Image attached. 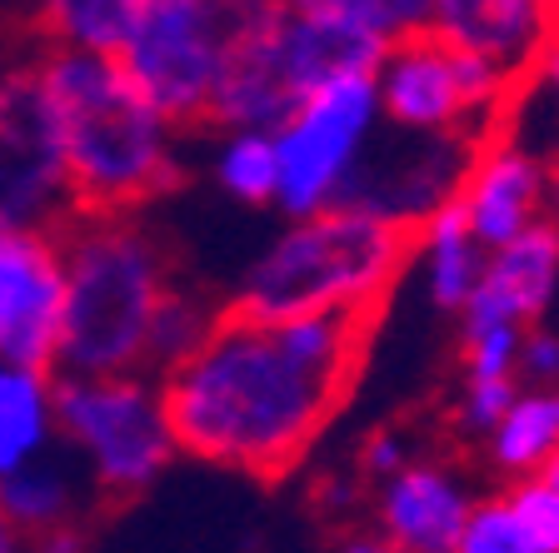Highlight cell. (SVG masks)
<instances>
[{"mask_svg":"<svg viewBox=\"0 0 559 553\" xmlns=\"http://www.w3.org/2000/svg\"><path fill=\"white\" fill-rule=\"evenodd\" d=\"M221 184L245 205H275L280 195V145L275 130H235L215 165Z\"/></svg>","mask_w":559,"mask_h":553,"instance_id":"cell-18","label":"cell"},{"mask_svg":"<svg viewBox=\"0 0 559 553\" xmlns=\"http://www.w3.org/2000/svg\"><path fill=\"white\" fill-rule=\"evenodd\" d=\"M419 260H425V289L440 310H465V300L475 294L479 275H485V244L469 235V219L460 209V200H450L444 209H435L419 225L415 240Z\"/></svg>","mask_w":559,"mask_h":553,"instance_id":"cell-14","label":"cell"},{"mask_svg":"<svg viewBox=\"0 0 559 553\" xmlns=\"http://www.w3.org/2000/svg\"><path fill=\"white\" fill-rule=\"evenodd\" d=\"M514 374H524L530 384H559V335L555 329H530L520 335V359H514Z\"/></svg>","mask_w":559,"mask_h":553,"instance_id":"cell-25","label":"cell"},{"mask_svg":"<svg viewBox=\"0 0 559 553\" xmlns=\"http://www.w3.org/2000/svg\"><path fill=\"white\" fill-rule=\"evenodd\" d=\"M469 514V494L454 473L435 464H405L384 479L380 539L405 553H454Z\"/></svg>","mask_w":559,"mask_h":553,"instance_id":"cell-13","label":"cell"},{"mask_svg":"<svg viewBox=\"0 0 559 553\" xmlns=\"http://www.w3.org/2000/svg\"><path fill=\"white\" fill-rule=\"evenodd\" d=\"M66 215V170L40 70L0 75V225L50 230Z\"/></svg>","mask_w":559,"mask_h":553,"instance_id":"cell-8","label":"cell"},{"mask_svg":"<svg viewBox=\"0 0 559 553\" xmlns=\"http://www.w3.org/2000/svg\"><path fill=\"white\" fill-rule=\"evenodd\" d=\"M535 81H545L549 91H555V100H559V35H555V40H549L545 60H539V70H535Z\"/></svg>","mask_w":559,"mask_h":553,"instance_id":"cell-27","label":"cell"},{"mask_svg":"<svg viewBox=\"0 0 559 553\" xmlns=\"http://www.w3.org/2000/svg\"><path fill=\"white\" fill-rule=\"evenodd\" d=\"M380 116L395 130H504V105L520 81L495 60L450 46L440 31H409L390 40L374 65Z\"/></svg>","mask_w":559,"mask_h":553,"instance_id":"cell-5","label":"cell"},{"mask_svg":"<svg viewBox=\"0 0 559 553\" xmlns=\"http://www.w3.org/2000/svg\"><path fill=\"white\" fill-rule=\"evenodd\" d=\"M419 230L355 205H320L255 260L230 304L250 314H300L335 304H390Z\"/></svg>","mask_w":559,"mask_h":553,"instance_id":"cell-4","label":"cell"},{"mask_svg":"<svg viewBox=\"0 0 559 553\" xmlns=\"http://www.w3.org/2000/svg\"><path fill=\"white\" fill-rule=\"evenodd\" d=\"M549 205H555V215H559V155L549 160Z\"/></svg>","mask_w":559,"mask_h":553,"instance_id":"cell-30","label":"cell"},{"mask_svg":"<svg viewBox=\"0 0 559 553\" xmlns=\"http://www.w3.org/2000/svg\"><path fill=\"white\" fill-rule=\"evenodd\" d=\"M285 5L305 15H325V21L360 25V31L380 35V40H400V35L430 25L435 0H285Z\"/></svg>","mask_w":559,"mask_h":553,"instance_id":"cell-19","label":"cell"},{"mask_svg":"<svg viewBox=\"0 0 559 553\" xmlns=\"http://www.w3.org/2000/svg\"><path fill=\"white\" fill-rule=\"evenodd\" d=\"M15 543H21V533H15V524L5 519V514H0V553H5V549H15Z\"/></svg>","mask_w":559,"mask_h":553,"instance_id":"cell-29","label":"cell"},{"mask_svg":"<svg viewBox=\"0 0 559 553\" xmlns=\"http://www.w3.org/2000/svg\"><path fill=\"white\" fill-rule=\"evenodd\" d=\"M555 289H559V225L539 215L514 240H504L500 250L485 254V275H479L475 294L460 310L465 335L489 329V324H520V329L535 324L555 304Z\"/></svg>","mask_w":559,"mask_h":553,"instance_id":"cell-10","label":"cell"},{"mask_svg":"<svg viewBox=\"0 0 559 553\" xmlns=\"http://www.w3.org/2000/svg\"><path fill=\"white\" fill-rule=\"evenodd\" d=\"M555 35H559V31H555Z\"/></svg>","mask_w":559,"mask_h":553,"instance_id":"cell-31","label":"cell"},{"mask_svg":"<svg viewBox=\"0 0 559 553\" xmlns=\"http://www.w3.org/2000/svg\"><path fill=\"white\" fill-rule=\"evenodd\" d=\"M510 508L520 519V533H524V553H559V489L524 473L514 479L510 494Z\"/></svg>","mask_w":559,"mask_h":553,"instance_id":"cell-21","label":"cell"},{"mask_svg":"<svg viewBox=\"0 0 559 553\" xmlns=\"http://www.w3.org/2000/svg\"><path fill=\"white\" fill-rule=\"evenodd\" d=\"M210 320H215V314H205V304H200L195 294H186V289H165V300H160L155 324H151V345H145V369L165 374L170 364H180V359L200 345V335L210 329Z\"/></svg>","mask_w":559,"mask_h":553,"instance_id":"cell-20","label":"cell"},{"mask_svg":"<svg viewBox=\"0 0 559 553\" xmlns=\"http://www.w3.org/2000/svg\"><path fill=\"white\" fill-rule=\"evenodd\" d=\"M514 394H520L514 374H500V380H469L465 399H460V429H465L469 438H489V429L504 419Z\"/></svg>","mask_w":559,"mask_h":553,"instance_id":"cell-24","label":"cell"},{"mask_svg":"<svg viewBox=\"0 0 559 553\" xmlns=\"http://www.w3.org/2000/svg\"><path fill=\"white\" fill-rule=\"evenodd\" d=\"M374 120H380L374 70L314 85L285 116V125L275 130L280 145L275 205L290 209V215H310V209L330 205V195L340 190L349 165L360 160L365 140H374Z\"/></svg>","mask_w":559,"mask_h":553,"instance_id":"cell-7","label":"cell"},{"mask_svg":"<svg viewBox=\"0 0 559 553\" xmlns=\"http://www.w3.org/2000/svg\"><path fill=\"white\" fill-rule=\"evenodd\" d=\"M135 0H40V31L50 46H81L116 56Z\"/></svg>","mask_w":559,"mask_h":553,"instance_id":"cell-17","label":"cell"},{"mask_svg":"<svg viewBox=\"0 0 559 553\" xmlns=\"http://www.w3.org/2000/svg\"><path fill=\"white\" fill-rule=\"evenodd\" d=\"M60 429L95 459V484L110 504H130L160 479L175 454L160 394L135 374H75L50 389Z\"/></svg>","mask_w":559,"mask_h":553,"instance_id":"cell-6","label":"cell"},{"mask_svg":"<svg viewBox=\"0 0 559 553\" xmlns=\"http://www.w3.org/2000/svg\"><path fill=\"white\" fill-rule=\"evenodd\" d=\"M405 464H409V449L400 434H374L360 454V469L370 473V479H390V473H400Z\"/></svg>","mask_w":559,"mask_h":553,"instance_id":"cell-26","label":"cell"},{"mask_svg":"<svg viewBox=\"0 0 559 553\" xmlns=\"http://www.w3.org/2000/svg\"><path fill=\"white\" fill-rule=\"evenodd\" d=\"M559 444V389L535 384L514 394L504 419L489 429V464L510 479H524L545 464V454Z\"/></svg>","mask_w":559,"mask_h":553,"instance_id":"cell-15","label":"cell"},{"mask_svg":"<svg viewBox=\"0 0 559 553\" xmlns=\"http://www.w3.org/2000/svg\"><path fill=\"white\" fill-rule=\"evenodd\" d=\"M384 304L250 314L225 304L160 374L175 449L275 484L305 464L365 374Z\"/></svg>","mask_w":559,"mask_h":553,"instance_id":"cell-1","label":"cell"},{"mask_svg":"<svg viewBox=\"0 0 559 553\" xmlns=\"http://www.w3.org/2000/svg\"><path fill=\"white\" fill-rule=\"evenodd\" d=\"M535 479H545V484H555V489H559V444L545 454V464L535 469Z\"/></svg>","mask_w":559,"mask_h":553,"instance_id":"cell-28","label":"cell"},{"mask_svg":"<svg viewBox=\"0 0 559 553\" xmlns=\"http://www.w3.org/2000/svg\"><path fill=\"white\" fill-rule=\"evenodd\" d=\"M454 200H460V209L469 219V235L485 250H500L524 225H535L539 209L549 205V165L495 130L479 145L475 165H469Z\"/></svg>","mask_w":559,"mask_h":553,"instance_id":"cell-12","label":"cell"},{"mask_svg":"<svg viewBox=\"0 0 559 553\" xmlns=\"http://www.w3.org/2000/svg\"><path fill=\"white\" fill-rule=\"evenodd\" d=\"M514 359H520V324H489L465 335V374L469 380H500L514 374Z\"/></svg>","mask_w":559,"mask_h":553,"instance_id":"cell-23","label":"cell"},{"mask_svg":"<svg viewBox=\"0 0 559 553\" xmlns=\"http://www.w3.org/2000/svg\"><path fill=\"white\" fill-rule=\"evenodd\" d=\"M460 553H524V533H520L510 498L469 504L465 529H460Z\"/></svg>","mask_w":559,"mask_h":553,"instance_id":"cell-22","label":"cell"},{"mask_svg":"<svg viewBox=\"0 0 559 553\" xmlns=\"http://www.w3.org/2000/svg\"><path fill=\"white\" fill-rule=\"evenodd\" d=\"M0 514L25 529L35 543H50L56 549V529H66L70 519V489L60 473L50 469H11L0 473Z\"/></svg>","mask_w":559,"mask_h":553,"instance_id":"cell-16","label":"cell"},{"mask_svg":"<svg viewBox=\"0 0 559 553\" xmlns=\"http://www.w3.org/2000/svg\"><path fill=\"white\" fill-rule=\"evenodd\" d=\"M35 70L60 135L66 215H130L180 184L170 120L130 85L116 56L56 46Z\"/></svg>","mask_w":559,"mask_h":553,"instance_id":"cell-2","label":"cell"},{"mask_svg":"<svg viewBox=\"0 0 559 553\" xmlns=\"http://www.w3.org/2000/svg\"><path fill=\"white\" fill-rule=\"evenodd\" d=\"M66 260L56 230L0 225V359L46 374L60 359Z\"/></svg>","mask_w":559,"mask_h":553,"instance_id":"cell-9","label":"cell"},{"mask_svg":"<svg viewBox=\"0 0 559 553\" xmlns=\"http://www.w3.org/2000/svg\"><path fill=\"white\" fill-rule=\"evenodd\" d=\"M66 260V304H60V359L75 374H135L145 369V345L165 289V250L130 225V215L56 225Z\"/></svg>","mask_w":559,"mask_h":553,"instance_id":"cell-3","label":"cell"},{"mask_svg":"<svg viewBox=\"0 0 559 553\" xmlns=\"http://www.w3.org/2000/svg\"><path fill=\"white\" fill-rule=\"evenodd\" d=\"M430 31L530 85L559 31V0H435Z\"/></svg>","mask_w":559,"mask_h":553,"instance_id":"cell-11","label":"cell"}]
</instances>
